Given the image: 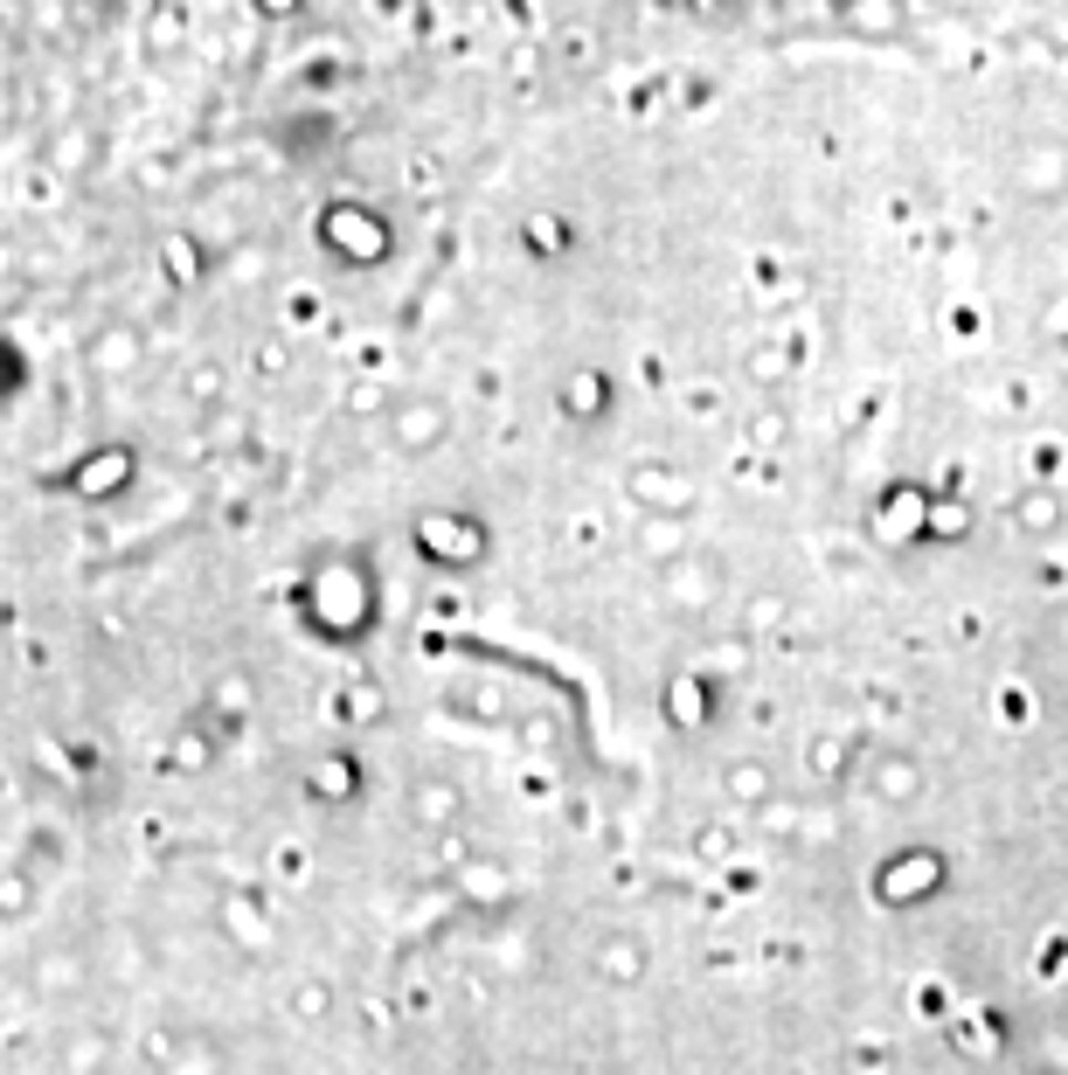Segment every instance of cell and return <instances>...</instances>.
Listing matches in <instances>:
<instances>
[{
  "label": "cell",
  "mask_w": 1068,
  "mask_h": 1075,
  "mask_svg": "<svg viewBox=\"0 0 1068 1075\" xmlns=\"http://www.w3.org/2000/svg\"><path fill=\"white\" fill-rule=\"evenodd\" d=\"M271 8H284V0H271Z\"/></svg>",
  "instance_id": "1"
}]
</instances>
